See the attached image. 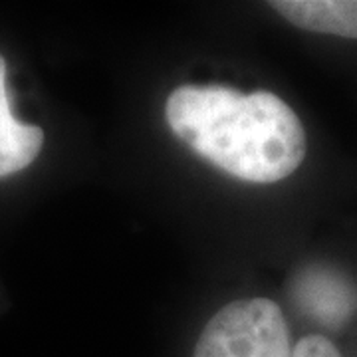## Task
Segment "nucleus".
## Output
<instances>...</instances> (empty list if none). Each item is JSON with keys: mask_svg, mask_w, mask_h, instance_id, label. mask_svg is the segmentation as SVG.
I'll list each match as a JSON object with an SVG mask.
<instances>
[{"mask_svg": "<svg viewBox=\"0 0 357 357\" xmlns=\"http://www.w3.org/2000/svg\"><path fill=\"white\" fill-rule=\"evenodd\" d=\"M165 115L178 139L241 181L276 183L306 157L298 115L270 91L181 86L169 96Z\"/></svg>", "mask_w": 357, "mask_h": 357, "instance_id": "f257e3e1", "label": "nucleus"}, {"mask_svg": "<svg viewBox=\"0 0 357 357\" xmlns=\"http://www.w3.org/2000/svg\"><path fill=\"white\" fill-rule=\"evenodd\" d=\"M192 357H294L282 310L268 298L238 300L206 324Z\"/></svg>", "mask_w": 357, "mask_h": 357, "instance_id": "f03ea898", "label": "nucleus"}, {"mask_svg": "<svg viewBox=\"0 0 357 357\" xmlns=\"http://www.w3.org/2000/svg\"><path fill=\"white\" fill-rule=\"evenodd\" d=\"M270 6L302 30L357 38V0H278Z\"/></svg>", "mask_w": 357, "mask_h": 357, "instance_id": "7ed1b4c3", "label": "nucleus"}, {"mask_svg": "<svg viewBox=\"0 0 357 357\" xmlns=\"http://www.w3.org/2000/svg\"><path fill=\"white\" fill-rule=\"evenodd\" d=\"M44 143L42 129L24 126L10 114L6 93V64L0 56V177L13 175L28 167Z\"/></svg>", "mask_w": 357, "mask_h": 357, "instance_id": "20e7f679", "label": "nucleus"}, {"mask_svg": "<svg viewBox=\"0 0 357 357\" xmlns=\"http://www.w3.org/2000/svg\"><path fill=\"white\" fill-rule=\"evenodd\" d=\"M298 296L316 318L340 324L351 312V292L344 282L330 274L312 272L300 282Z\"/></svg>", "mask_w": 357, "mask_h": 357, "instance_id": "39448f33", "label": "nucleus"}, {"mask_svg": "<svg viewBox=\"0 0 357 357\" xmlns=\"http://www.w3.org/2000/svg\"><path fill=\"white\" fill-rule=\"evenodd\" d=\"M294 357H344L324 335H306L294 347Z\"/></svg>", "mask_w": 357, "mask_h": 357, "instance_id": "423d86ee", "label": "nucleus"}]
</instances>
